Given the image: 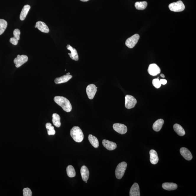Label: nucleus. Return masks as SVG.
Listing matches in <instances>:
<instances>
[{
    "mask_svg": "<svg viewBox=\"0 0 196 196\" xmlns=\"http://www.w3.org/2000/svg\"><path fill=\"white\" fill-rule=\"evenodd\" d=\"M164 120L163 119H158L154 123L153 125V128L155 132H159L161 130L164 124Z\"/></svg>",
    "mask_w": 196,
    "mask_h": 196,
    "instance_id": "nucleus-20",
    "label": "nucleus"
},
{
    "mask_svg": "<svg viewBox=\"0 0 196 196\" xmlns=\"http://www.w3.org/2000/svg\"><path fill=\"white\" fill-rule=\"evenodd\" d=\"M70 135L73 140L76 142H82L84 139V134L79 127H73L71 130Z\"/></svg>",
    "mask_w": 196,
    "mask_h": 196,
    "instance_id": "nucleus-2",
    "label": "nucleus"
},
{
    "mask_svg": "<svg viewBox=\"0 0 196 196\" xmlns=\"http://www.w3.org/2000/svg\"><path fill=\"white\" fill-rule=\"evenodd\" d=\"M20 31L18 29H16L14 30L13 32L14 37L16 38L17 40H20Z\"/></svg>",
    "mask_w": 196,
    "mask_h": 196,
    "instance_id": "nucleus-31",
    "label": "nucleus"
},
{
    "mask_svg": "<svg viewBox=\"0 0 196 196\" xmlns=\"http://www.w3.org/2000/svg\"><path fill=\"white\" fill-rule=\"evenodd\" d=\"M147 5L148 3L146 1H138L135 3V7L138 10H144Z\"/></svg>",
    "mask_w": 196,
    "mask_h": 196,
    "instance_id": "nucleus-25",
    "label": "nucleus"
},
{
    "mask_svg": "<svg viewBox=\"0 0 196 196\" xmlns=\"http://www.w3.org/2000/svg\"><path fill=\"white\" fill-rule=\"evenodd\" d=\"M130 196H140L139 186L137 183H134L132 186L130 191Z\"/></svg>",
    "mask_w": 196,
    "mask_h": 196,
    "instance_id": "nucleus-16",
    "label": "nucleus"
},
{
    "mask_svg": "<svg viewBox=\"0 0 196 196\" xmlns=\"http://www.w3.org/2000/svg\"><path fill=\"white\" fill-rule=\"evenodd\" d=\"M30 8H31V7L28 4L24 6L20 15V20H25Z\"/></svg>",
    "mask_w": 196,
    "mask_h": 196,
    "instance_id": "nucleus-21",
    "label": "nucleus"
},
{
    "mask_svg": "<svg viewBox=\"0 0 196 196\" xmlns=\"http://www.w3.org/2000/svg\"><path fill=\"white\" fill-rule=\"evenodd\" d=\"M52 122L55 127H59L61 126V122H60V116L58 114H54L52 115Z\"/></svg>",
    "mask_w": 196,
    "mask_h": 196,
    "instance_id": "nucleus-23",
    "label": "nucleus"
},
{
    "mask_svg": "<svg viewBox=\"0 0 196 196\" xmlns=\"http://www.w3.org/2000/svg\"><path fill=\"white\" fill-rule=\"evenodd\" d=\"M88 138L89 141L94 148H97L99 146V142L96 137L92 135H89Z\"/></svg>",
    "mask_w": 196,
    "mask_h": 196,
    "instance_id": "nucleus-24",
    "label": "nucleus"
},
{
    "mask_svg": "<svg viewBox=\"0 0 196 196\" xmlns=\"http://www.w3.org/2000/svg\"><path fill=\"white\" fill-rule=\"evenodd\" d=\"M35 28H37L38 29L43 33H48L49 32V29L47 25L44 22L41 21H38L36 22Z\"/></svg>",
    "mask_w": 196,
    "mask_h": 196,
    "instance_id": "nucleus-11",
    "label": "nucleus"
},
{
    "mask_svg": "<svg viewBox=\"0 0 196 196\" xmlns=\"http://www.w3.org/2000/svg\"><path fill=\"white\" fill-rule=\"evenodd\" d=\"M148 72L151 75L155 76L160 74L161 69L157 64H152L149 65L148 69Z\"/></svg>",
    "mask_w": 196,
    "mask_h": 196,
    "instance_id": "nucleus-10",
    "label": "nucleus"
},
{
    "mask_svg": "<svg viewBox=\"0 0 196 196\" xmlns=\"http://www.w3.org/2000/svg\"><path fill=\"white\" fill-rule=\"evenodd\" d=\"M162 188L168 191L176 190L178 188L177 184L173 183H165L162 185Z\"/></svg>",
    "mask_w": 196,
    "mask_h": 196,
    "instance_id": "nucleus-19",
    "label": "nucleus"
},
{
    "mask_svg": "<svg viewBox=\"0 0 196 196\" xmlns=\"http://www.w3.org/2000/svg\"><path fill=\"white\" fill-rule=\"evenodd\" d=\"M169 7L170 10L175 12H182L185 9L184 5L181 1L171 3L169 4Z\"/></svg>",
    "mask_w": 196,
    "mask_h": 196,
    "instance_id": "nucleus-4",
    "label": "nucleus"
},
{
    "mask_svg": "<svg viewBox=\"0 0 196 196\" xmlns=\"http://www.w3.org/2000/svg\"><path fill=\"white\" fill-rule=\"evenodd\" d=\"M125 101V106L127 109L134 108L137 103L136 99L130 95H126Z\"/></svg>",
    "mask_w": 196,
    "mask_h": 196,
    "instance_id": "nucleus-6",
    "label": "nucleus"
},
{
    "mask_svg": "<svg viewBox=\"0 0 196 196\" xmlns=\"http://www.w3.org/2000/svg\"><path fill=\"white\" fill-rule=\"evenodd\" d=\"M32 192L29 188H25L23 189V195L24 196H31Z\"/></svg>",
    "mask_w": 196,
    "mask_h": 196,
    "instance_id": "nucleus-30",
    "label": "nucleus"
},
{
    "mask_svg": "<svg viewBox=\"0 0 196 196\" xmlns=\"http://www.w3.org/2000/svg\"><path fill=\"white\" fill-rule=\"evenodd\" d=\"M152 83L154 87H155L156 88H159L161 87V84L160 80H159L158 79H154L153 80Z\"/></svg>",
    "mask_w": 196,
    "mask_h": 196,
    "instance_id": "nucleus-29",
    "label": "nucleus"
},
{
    "mask_svg": "<svg viewBox=\"0 0 196 196\" xmlns=\"http://www.w3.org/2000/svg\"><path fill=\"white\" fill-rule=\"evenodd\" d=\"M7 26V21L3 19H0V35L4 33Z\"/></svg>",
    "mask_w": 196,
    "mask_h": 196,
    "instance_id": "nucleus-27",
    "label": "nucleus"
},
{
    "mask_svg": "<svg viewBox=\"0 0 196 196\" xmlns=\"http://www.w3.org/2000/svg\"><path fill=\"white\" fill-rule=\"evenodd\" d=\"M160 80V82L161 84H163V85H165L167 83V81L165 79H161Z\"/></svg>",
    "mask_w": 196,
    "mask_h": 196,
    "instance_id": "nucleus-33",
    "label": "nucleus"
},
{
    "mask_svg": "<svg viewBox=\"0 0 196 196\" xmlns=\"http://www.w3.org/2000/svg\"><path fill=\"white\" fill-rule=\"evenodd\" d=\"M67 48L68 50L71 52V53L68 54L69 55L70 57L75 61H78L79 60V56H78L77 51L76 49L74 48L70 45H67Z\"/></svg>",
    "mask_w": 196,
    "mask_h": 196,
    "instance_id": "nucleus-14",
    "label": "nucleus"
},
{
    "mask_svg": "<svg viewBox=\"0 0 196 196\" xmlns=\"http://www.w3.org/2000/svg\"><path fill=\"white\" fill-rule=\"evenodd\" d=\"M103 146L108 150H113L117 148V145L115 143L109 140H103L102 141Z\"/></svg>",
    "mask_w": 196,
    "mask_h": 196,
    "instance_id": "nucleus-12",
    "label": "nucleus"
},
{
    "mask_svg": "<svg viewBox=\"0 0 196 196\" xmlns=\"http://www.w3.org/2000/svg\"><path fill=\"white\" fill-rule=\"evenodd\" d=\"M173 129L176 133L179 136H183L185 134V132L181 125L176 124L173 126Z\"/></svg>",
    "mask_w": 196,
    "mask_h": 196,
    "instance_id": "nucleus-22",
    "label": "nucleus"
},
{
    "mask_svg": "<svg viewBox=\"0 0 196 196\" xmlns=\"http://www.w3.org/2000/svg\"><path fill=\"white\" fill-rule=\"evenodd\" d=\"M150 161L153 165H155L158 162L159 158L157 152L154 150H151L149 152Z\"/></svg>",
    "mask_w": 196,
    "mask_h": 196,
    "instance_id": "nucleus-18",
    "label": "nucleus"
},
{
    "mask_svg": "<svg viewBox=\"0 0 196 196\" xmlns=\"http://www.w3.org/2000/svg\"><path fill=\"white\" fill-rule=\"evenodd\" d=\"M46 128L47 130L48 134V135H54L55 134L56 132L54 127L52 126L50 123H47L46 124Z\"/></svg>",
    "mask_w": 196,
    "mask_h": 196,
    "instance_id": "nucleus-28",
    "label": "nucleus"
},
{
    "mask_svg": "<svg viewBox=\"0 0 196 196\" xmlns=\"http://www.w3.org/2000/svg\"><path fill=\"white\" fill-rule=\"evenodd\" d=\"M80 173L83 181H87L90 176V172L87 167L85 166H83L81 169Z\"/></svg>",
    "mask_w": 196,
    "mask_h": 196,
    "instance_id": "nucleus-17",
    "label": "nucleus"
},
{
    "mask_svg": "<svg viewBox=\"0 0 196 196\" xmlns=\"http://www.w3.org/2000/svg\"><path fill=\"white\" fill-rule=\"evenodd\" d=\"M28 60V57L25 55H17V57L14 59V63L15 64L17 68L20 67L22 65L26 63Z\"/></svg>",
    "mask_w": 196,
    "mask_h": 196,
    "instance_id": "nucleus-7",
    "label": "nucleus"
},
{
    "mask_svg": "<svg viewBox=\"0 0 196 196\" xmlns=\"http://www.w3.org/2000/svg\"><path fill=\"white\" fill-rule=\"evenodd\" d=\"M67 74H70V73H68Z\"/></svg>",
    "mask_w": 196,
    "mask_h": 196,
    "instance_id": "nucleus-36",
    "label": "nucleus"
},
{
    "mask_svg": "<svg viewBox=\"0 0 196 196\" xmlns=\"http://www.w3.org/2000/svg\"><path fill=\"white\" fill-rule=\"evenodd\" d=\"M127 166V163L125 162H121L117 165L116 169L115 174L118 179H122L123 176Z\"/></svg>",
    "mask_w": 196,
    "mask_h": 196,
    "instance_id": "nucleus-3",
    "label": "nucleus"
},
{
    "mask_svg": "<svg viewBox=\"0 0 196 196\" xmlns=\"http://www.w3.org/2000/svg\"><path fill=\"white\" fill-rule=\"evenodd\" d=\"M161 77H162L164 78L165 77V75L163 74H161Z\"/></svg>",
    "mask_w": 196,
    "mask_h": 196,
    "instance_id": "nucleus-34",
    "label": "nucleus"
},
{
    "mask_svg": "<svg viewBox=\"0 0 196 196\" xmlns=\"http://www.w3.org/2000/svg\"><path fill=\"white\" fill-rule=\"evenodd\" d=\"M9 41L14 45H17L18 43V40L15 37L10 38Z\"/></svg>",
    "mask_w": 196,
    "mask_h": 196,
    "instance_id": "nucleus-32",
    "label": "nucleus"
},
{
    "mask_svg": "<svg viewBox=\"0 0 196 196\" xmlns=\"http://www.w3.org/2000/svg\"><path fill=\"white\" fill-rule=\"evenodd\" d=\"M55 102L61 106L64 111L69 112L72 110V106L69 100L63 96H56L54 98Z\"/></svg>",
    "mask_w": 196,
    "mask_h": 196,
    "instance_id": "nucleus-1",
    "label": "nucleus"
},
{
    "mask_svg": "<svg viewBox=\"0 0 196 196\" xmlns=\"http://www.w3.org/2000/svg\"><path fill=\"white\" fill-rule=\"evenodd\" d=\"M181 155L187 161H190L192 158V153L187 148H182L180 150Z\"/></svg>",
    "mask_w": 196,
    "mask_h": 196,
    "instance_id": "nucleus-13",
    "label": "nucleus"
},
{
    "mask_svg": "<svg viewBox=\"0 0 196 196\" xmlns=\"http://www.w3.org/2000/svg\"><path fill=\"white\" fill-rule=\"evenodd\" d=\"M67 173L68 176L70 178L74 177L76 176L75 170L72 166H68L67 168Z\"/></svg>",
    "mask_w": 196,
    "mask_h": 196,
    "instance_id": "nucleus-26",
    "label": "nucleus"
},
{
    "mask_svg": "<svg viewBox=\"0 0 196 196\" xmlns=\"http://www.w3.org/2000/svg\"><path fill=\"white\" fill-rule=\"evenodd\" d=\"M113 128L115 131L120 134L124 135L127 132V127L124 124L116 123L113 125Z\"/></svg>",
    "mask_w": 196,
    "mask_h": 196,
    "instance_id": "nucleus-9",
    "label": "nucleus"
},
{
    "mask_svg": "<svg viewBox=\"0 0 196 196\" xmlns=\"http://www.w3.org/2000/svg\"><path fill=\"white\" fill-rule=\"evenodd\" d=\"M97 88L93 84H91L87 86L86 88V92L88 96L90 99H93L97 91Z\"/></svg>",
    "mask_w": 196,
    "mask_h": 196,
    "instance_id": "nucleus-8",
    "label": "nucleus"
},
{
    "mask_svg": "<svg viewBox=\"0 0 196 196\" xmlns=\"http://www.w3.org/2000/svg\"><path fill=\"white\" fill-rule=\"evenodd\" d=\"M72 77V76L70 74L64 75L59 77L56 78L55 82L56 84H60L69 81Z\"/></svg>",
    "mask_w": 196,
    "mask_h": 196,
    "instance_id": "nucleus-15",
    "label": "nucleus"
},
{
    "mask_svg": "<svg viewBox=\"0 0 196 196\" xmlns=\"http://www.w3.org/2000/svg\"><path fill=\"white\" fill-rule=\"evenodd\" d=\"M81 1H84V2H85V1H89V0H80Z\"/></svg>",
    "mask_w": 196,
    "mask_h": 196,
    "instance_id": "nucleus-35",
    "label": "nucleus"
},
{
    "mask_svg": "<svg viewBox=\"0 0 196 196\" xmlns=\"http://www.w3.org/2000/svg\"><path fill=\"white\" fill-rule=\"evenodd\" d=\"M140 36L139 35L135 34L128 38L126 41L125 44L129 48H132L135 47L138 43L140 39Z\"/></svg>",
    "mask_w": 196,
    "mask_h": 196,
    "instance_id": "nucleus-5",
    "label": "nucleus"
}]
</instances>
